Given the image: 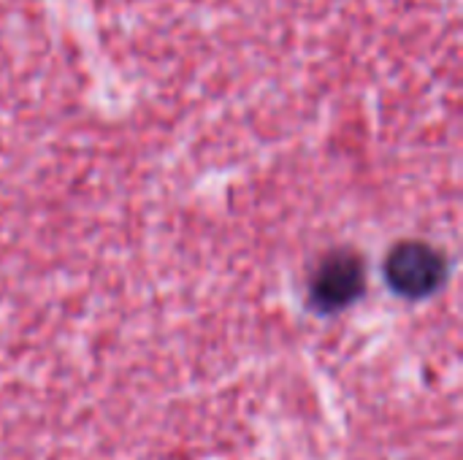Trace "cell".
<instances>
[{"label":"cell","instance_id":"1","mask_svg":"<svg viewBox=\"0 0 463 460\" xmlns=\"http://www.w3.org/2000/svg\"><path fill=\"white\" fill-rule=\"evenodd\" d=\"M442 258L426 244H402L388 258V279L407 298L429 296L442 282Z\"/></svg>","mask_w":463,"mask_h":460},{"label":"cell","instance_id":"2","mask_svg":"<svg viewBox=\"0 0 463 460\" xmlns=\"http://www.w3.org/2000/svg\"><path fill=\"white\" fill-rule=\"evenodd\" d=\"M361 287H364V268L358 258L342 255L320 268L312 298L320 309H342L353 298H358Z\"/></svg>","mask_w":463,"mask_h":460}]
</instances>
